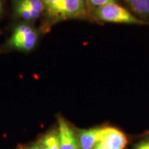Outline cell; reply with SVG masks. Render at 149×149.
Wrapping results in <instances>:
<instances>
[{
  "instance_id": "5",
  "label": "cell",
  "mask_w": 149,
  "mask_h": 149,
  "mask_svg": "<svg viewBox=\"0 0 149 149\" xmlns=\"http://www.w3.org/2000/svg\"><path fill=\"white\" fill-rule=\"evenodd\" d=\"M109 149H124L128 144L125 134L115 127H105L103 137L100 141Z\"/></svg>"
},
{
  "instance_id": "10",
  "label": "cell",
  "mask_w": 149,
  "mask_h": 149,
  "mask_svg": "<svg viewBox=\"0 0 149 149\" xmlns=\"http://www.w3.org/2000/svg\"><path fill=\"white\" fill-rule=\"evenodd\" d=\"M42 142L47 149H60L58 133L50 132L43 137Z\"/></svg>"
},
{
  "instance_id": "2",
  "label": "cell",
  "mask_w": 149,
  "mask_h": 149,
  "mask_svg": "<svg viewBox=\"0 0 149 149\" xmlns=\"http://www.w3.org/2000/svg\"><path fill=\"white\" fill-rule=\"evenodd\" d=\"M38 37V33L34 28L27 24H22L14 29L7 45L10 48L29 52L35 47Z\"/></svg>"
},
{
  "instance_id": "4",
  "label": "cell",
  "mask_w": 149,
  "mask_h": 149,
  "mask_svg": "<svg viewBox=\"0 0 149 149\" xmlns=\"http://www.w3.org/2000/svg\"><path fill=\"white\" fill-rule=\"evenodd\" d=\"M58 123L60 149H81L77 137L69 124L62 117H59Z\"/></svg>"
},
{
  "instance_id": "7",
  "label": "cell",
  "mask_w": 149,
  "mask_h": 149,
  "mask_svg": "<svg viewBox=\"0 0 149 149\" xmlns=\"http://www.w3.org/2000/svg\"><path fill=\"white\" fill-rule=\"evenodd\" d=\"M136 15L141 18H149V0H124Z\"/></svg>"
},
{
  "instance_id": "8",
  "label": "cell",
  "mask_w": 149,
  "mask_h": 149,
  "mask_svg": "<svg viewBox=\"0 0 149 149\" xmlns=\"http://www.w3.org/2000/svg\"><path fill=\"white\" fill-rule=\"evenodd\" d=\"M13 4L15 13L18 17L21 18L25 21L34 20L31 10L22 0H14Z\"/></svg>"
},
{
  "instance_id": "3",
  "label": "cell",
  "mask_w": 149,
  "mask_h": 149,
  "mask_svg": "<svg viewBox=\"0 0 149 149\" xmlns=\"http://www.w3.org/2000/svg\"><path fill=\"white\" fill-rule=\"evenodd\" d=\"M87 0H62L50 17L54 20H65L81 17L86 10Z\"/></svg>"
},
{
  "instance_id": "1",
  "label": "cell",
  "mask_w": 149,
  "mask_h": 149,
  "mask_svg": "<svg viewBox=\"0 0 149 149\" xmlns=\"http://www.w3.org/2000/svg\"><path fill=\"white\" fill-rule=\"evenodd\" d=\"M95 16L102 22L126 24H146L118 3L113 2L100 7L95 10Z\"/></svg>"
},
{
  "instance_id": "9",
  "label": "cell",
  "mask_w": 149,
  "mask_h": 149,
  "mask_svg": "<svg viewBox=\"0 0 149 149\" xmlns=\"http://www.w3.org/2000/svg\"><path fill=\"white\" fill-rule=\"evenodd\" d=\"M31 10L35 19L39 18L45 11V6L42 0H22Z\"/></svg>"
},
{
  "instance_id": "11",
  "label": "cell",
  "mask_w": 149,
  "mask_h": 149,
  "mask_svg": "<svg viewBox=\"0 0 149 149\" xmlns=\"http://www.w3.org/2000/svg\"><path fill=\"white\" fill-rule=\"evenodd\" d=\"M42 1L45 6V12L48 16L51 17L62 0H42Z\"/></svg>"
},
{
  "instance_id": "16",
  "label": "cell",
  "mask_w": 149,
  "mask_h": 149,
  "mask_svg": "<svg viewBox=\"0 0 149 149\" xmlns=\"http://www.w3.org/2000/svg\"><path fill=\"white\" fill-rule=\"evenodd\" d=\"M2 10V0H0V14Z\"/></svg>"
},
{
  "instance_id": "12",
  "label": "cell",
  "mask_w": 149,
  "mask_h": 149,
  "mask_svg": "<svg viewBox=\"0 0 149 149\" xmlns=\"http://www.w3.org/2000/svg\"><path fill=\"white\" fill-rule=\"evenodd\" d=\"M88 1L91 6L96 9L108 3L115 2L116 0H88Z\"/></svg>"
},
{
  "instance_id": "13",
  "label": "cell",
  "mask_w": 149,
  "mask_h": 149,
  "mask_svg": "<svg viewBox=\"0 0 149 149\" xmlns=\"http://www.w3.org/2000/svg\"><path fill=\"white\" fill-rule=\"evenodd\" d=\"M133 149H149V138L140 141Z\"/></svg>"
},
{
  "instance_id": "14",
  "label": "cell",
  "mask_w": 149,
  "mask_h": 149,
  "mask_svg": "<svg viewBox=\"0 0 149 149\" xmlns=\"http://www.w3.org/2000/svg\"><path fill=\"white\" fill-rule=\"evenodd\" d=\"M27 149H47L46 147L44 146V144L41 141V142H37L35 143V144L32 145L31 146H30Z\"/></svg>"
},
{
  "instance_id": "15",
  "label": "cell",
  "mask_w": 149,
  "mask_h": 149,
  "mask_svg": "<svg viewBox=\"0 0 149 149\" xmlns=\"http://www.w3.org/2000/svg\"><path fill=\"white\" fill-rule=\"evenodd\" d=\"M92 149H109V148L104 146V144H102L101 142H99L98 144H96Z\"/></svg>"
},
{
  "instance_id": "6",
  "label": "cell",
  "mask_w": 149,
  "mask_h": 149,
  "mask_svg": "<svg viewBox=\"0 0 149 149\" xmlns=\"http://www.w3.org/2000/svg\"><path fill=\"white\" fill-rule=\"evenodd\" d=\"M105 127L93 128L80 130L78 132V141L81 149H92L100 142Z\"/></svg>"
}]
</instances>
